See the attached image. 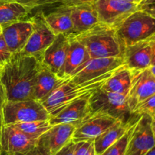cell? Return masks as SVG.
I'll list each match as a JSON object with an SVG mask.
<instances>
[{
    "instance_id": "1",
    "label": "cell",
    "mask_w": 155,
    "mask_h": 155,
    "mask_svg": "<svg viewBox=\"0 0 155 155\" xmlns=\"http://www.w3.org/2000/svg\"><path fill=\"white\" fill-rule=\"evenodd\" d=\"M42 68L40 59L21 52L2 68L0 83L5 91L7 101L33 99L38 74Z\"/></svg>"
},
{
    "instance_id": "2",
    "label": "cell",
    "mask_w": 155,
    "mask_h": 155,
    "mask_svg": "<svg viewBox=\"0 0 155 155\" xmlns=\"http://www.w3.org/2000/svg\"><path fill=\"white\" fill-rule=\"evenodd\" d=\"M114 71L103 74L83 83H75L68 78L42 102V105L48 111L50 116L53 115L67 104L74 100L90 97L91 95L102 87L104 82Z\"/></svg>"
},
{
    "instance_id": "3",
    "label": "cell",
    "mask_w": 155,
    "mask_h": 155,
    "mask_svg": "<svg viewBox=\"0 0 155 155\" xmlns=\"http://www.w3.org/2000/svg\"><path fill=\"white\" fill-rule=\"evenodd\" d=\"M83 44L91 59L124 56V48L116 29L98 24L83 33L73 36Z\"/></svg>"
},
{
    "instance_id": "4",
    "label": "cell",
    "mask_w": 155,
    "mask_h": 155,
    "mask_svg": "<svg viewBox=\"0 0 155 155\" xmlns=\"http://www.w3.org/2000/svg\"><path fill=\"white\" fill-rule=\"evenodd\" d=\"M89 105L90 113L105 114L124 124L135 122L140 117L131 111L127 96L108 92L101 88L91 95Z\"/></svg>"
},
{
    "instance_id": "5",
    "label": "cell",
    "mask_w": 155,
    "mask_h": 155,
    "mask_svg": "<svg viewBox=\"0 0 155 155\" xmlns=\"http://www.w3.org/2000/svg\"><path fill=\"white\" fill-rule=\"evenodd\" d=\"M118 38L124 47L155 38V18L137 10L116 27Z\"/></svg>"
},
{
    "instance_id": "6",
    "label": "cell",
    "mask_w": 155,
    "mask_h": 155,
    "mask_svg": "<svg viewBox=\"0 0 155 155\" xmlns=\"http://www.w3.org/2000/svg\"><path fill=\"white\" fill-rule=\"evenodd\" d=\"M50 115L41 102L34 99L6 101L3 109V124L48 120Z\"/></svg>"
},
{
    "instance_id": "7",
    "label": "cell",
    "mask_w": 155,
    "mask_h": 155,
    "mask_svg": "<svg viewBox=\"0 0 155 155\" xmlns=\"http://www.w3.org/2000/svg\"><path fill=\"white\" fill-rule=\"evenodd\" d=\"M93 5L99 24L114 28L138 10V4L123 0H95Z\"/></svg>"
},
{
    "instance_id": "8",
    "label": "cell",
    "mask_w": 155,
    "mask_h": 155,
    "mask_svg": "<svg viewBox=\"0 0 155 155\" xmlns=\"http://www.w3.org/2000/svg\"><path fill=\"white\" fill-rule=\"evenodd\" d=\"M33 23V32L21 53L40 59L42 53L52 43L55 35L45 20V13L39 11L30 18Z\"/></svg>"
},
{
    "instance_id": "9",
    "label": "cell",
    "mask_w": 155,
    "mask_h": 155,
    "mask_svg": "<svg viewBox=\"0 0 155 155\" xmlns=\"http://www.w3.org/2000/svg\"><path fill=\"white\" fill-rule=\"evenodd\" d=\"M124 66H125V63L122 57L90 59L79 67L69 78L75 83H83L116 71Z\"/></svg>"
},
{
    "instance_id": "10",
    "label": "cell",
    "mask_w": 155,
    "mask_h": 155,
    "mask_svg": "<svg viewBox=\"0 0 155 155\" xmlns=\"http://www.w3.org/2000/svg\"><path fill=\"white\" fill-rule=\"evenodd\" d=\"M154 146L155 140L151 128V117L147 114H142L133 128L126 150V155H145Z\"/></svg>"
},
{
    "instance_id": "11",
    "label": "cell",
    "mask_w": 155,
    "mask_h": 155,
    "mask_svg": "<svg viewBox=\"0 0 155 155\" xmlns=\"http://www.w3.org/2000/svg\"><path fill=\"white\" fill-rule=\"evenodd\" d=\"M118 121L105 114L89 113L76 126L72 141L74 143L82 141H94Z\"/></svg>"
},
{
    "instance_id": "12",
    "label": "cell",
    "mask_w": 155,
    "mask_h": 155,
    "mask_svg": "<svg viewBox=\"0 0 155 155\" xmlns=\"http://www.w3.org/2000/svg\"><path fill=\"white\" fill-rule=\"evenodd\" d=\"M38 140L29 138L12 124L4 125L0 131L1 151L8 155L25 153L37 145Z\"/></svg>"
},
{
    "instance_id": "13",
    "label": "cell",
    "mask_w": 155,
    "mask_h": 155,
    "mask_svg": "<svg viewBox=\"0 0 155 155\" xmlns=\"http://www.w3.org/2000/svg\"><path fill=\"white\" fill-rule=\"evenodd\" d=\"M131 71V87L127 100L129 106L133 112L138 103L155 94V77L149 68Z\"/></svg>"
},
{
    "instance_id": "14",
    "label": "cell",
    "mask_w": 155,
    "mask_h": 155,
    "mask_svg": "<svg viewBox=\"0 0 155 155\" xmlns=\"http://www.w3.org/2000/svg\"><path fill=\"white\" fill-rule=\"evenodd\" d=\"M76 126L71 123H61L51 127L38 139L37 144L45 147L51 155H54L72 141Z\"/></svg>"
},
{
    "instance_id": "15",
    "label": "cell",
    "mask_w": 155,
    "mask_h": 155,
    "mask_svg": "<svg viewBox=\"0 0 155 155\" xmlns=\"http://www.w3.org/2000/svg\"><path fill=\"white\" fill-rule=\"evenodd\" d=\"M33 32L31 20H21L2 28V35L13 55L21 53Z\"/></svg>"
},
{
    "instance_id": "16",
    "label": "cell",
    "mask_w": 155,
    "mask_h": 155,
    "mask_svg": "<svg viewBox=\"0 0 155 155\" xmlns=\"http://www.w3.org/2000/svg\"><path fill=\"white\" fill-rule=\"evenodd\" d=\"M69 41V37L67 35H56L52 43L44 51L41 56L42 65L57 75L64 63Z\"/></svg>"
},
{
    "instance_id": "17",
    "label": "cell",
    "mask_w": 155,
    "mask_h": 155,
    "mask_svg": "<svg viewBox=\"0 0 155 155\" xmlns=\"http://www.w3.org/2000/svg\"><path fill=\"white\" fill-rule=\"evenodd\" d=\"M70 9L73 23V30L68 36H77L99 24L93 2L71 6Z\"/></svg>"
},
{
    "instance_id": "18",
    "label": "cell",
    "mask_w": 155,
    "mask_h": 155,
    "mask_svg": "<svg viewBox=\"0 0 155 155\" xmlns=\"http://www.w3.org/2000/svg\"><path fill=\"white\" fill-rule=\"evenodd\" d=\"M124 61L130 71H139L151 65V47L150 40L142 41L124 48Z\"/></svg>"
},
{
    "instance_id": "19",
    "label": "cell",
    "mask_w": 155,
    "mask_h": 155,
    "mask_svg": "<svg viewBox=\"0 0 155 155\" xmlns=\"http://www.w3.org/2000/svg\"><path fill=\"white\" fill-rule=\"evenodd\" d=\"M89 98H81L67 104L64 107L51 115L48 119L51 126L61 123H71L77 126L89 112Z\"/></svg>"
},
{
    "instance_id": "20",
    "label": "cell",
    "mask_w": 155,
    "mask_h": 155,
    "mask_svg": "<svg viewBox=\"0 0 155 155\" xmlns=\"http://www.w3.org/2000/svg\"><path fill=\"white\" fill-rule=\"evenodd\" d=\"M69 37V46L64 63L58 74L61 78L67 79L80 66L91 59L86 47L77 38Z\"/></svg>"
},
{
    "instance_id": "21",
    "label": "cell",
    "mask_w": 155,
    "mask_h": 155,
    "mask_svg": "<svg viewBox=\"0 0 155 155\" xmlns=\"http://www.w3.org/2000/svg\"><path fill=\"white\" fill-rule=\"evenodd\" d=\"M66 79L59 78L43 65L38 74L33 99L42 103Z\"/></svg>"
},
{
    "instance_id": "22",
    "label": "cell",
    "mask_w": 155,
    "mask_h": 155,
    "mask_svg": "<svg viewBox=\"0 0 155 155\" xmlns=\"http://www.w3.org/2000/svg\"><path fill=\"white\" fill-rule=\"evenodd\" d=\"M45 20L54 35L68 36L73 30L71 9L68 6H55L51 12L45 14Z\"/></svg>"
},
{
    "instance_id": "23",
    "label": "cell",
    "mask_w": 155,
    "mask_h": 155,
    "mask_svg": "<svg viewBox=\"0 0 155 155\" xmlns=\"http://www.w3.org/2000/svg\"><path fill=\"white\" fill-rule=\"evenodd\" d=\"M135 122L131 124H124L120 121H118L95 138L94 140V146L96 155L102 154L109 147L118 141Z\"/></svg>"
},
{
    "instance_id": "24",
    "label": "cell",
    "mask_w": 155,
    "mask_h": 155,
    "mask_svg": "<svg viewBox=\"0 0 155 155\" xmlns=\"http://www.w3.org/2000/svg\"><path fill=\"white\" fill-rule=\"evenodd\" d=\"M132 71L126 66L118 68L102 85L101 88L108 92L128 96L131 87Z\"/></svg>"
},
{
    "instance_id": "25",
    "label": "cell",
    "mask_w": 155,
    "mask_h": 155,
    "mask_svg": "<svg viewBox=\"0 0 155 155\" xmlns=\"http://www.w3.org/2000/svg\"><path fill=\"white\" fill-rule=\"evenodd\" d=\"M32 9L17 2L0 0V26L2 28L24 20Z\"/></svg>"
},
{
    "instance_id": "26",
    "label": "cell",
    "mask_w": 155,
    "mask_h": 155,
    "mask_svg": "<svg viewBox=\"0 0 155 155\" xmlns=\"http://www.w3.org/2000/svg\"><path fill=\"white\" fill-rule=\"evenodd\" d=\"M22 133L33 139L38 140L45 132L51 127L48 120L44 121L30 122H20L12 124Z\"/></svg>"
},
{
    "instance_id": "27",
    "label": "cell",
    "mask_w": 155,
    "mask_h": 155,
    "mask_svg": "<svg viewBox=\"0 0 155 155\" xmlns=\"http://www.w3.org/2000/svg\"><path fill=\"white\" fill-rule=\"evenodd\" d=\"M136 122L130 126V129L118 141H117L114 144L109 147L101 155H126V150H127V145H128L129 140H130V135H131Z\"/></svg>"
},
{
    "instance_id": "28",
    "label": "cell",
    "mask_w": 155,
    "mask_h": 155,
    "mask_svg": "<svg viewBox=\"0 0 155 155\" xmlns=\"http://www.w3.org/2000/svg\"><path fill=\"white\" fill-rule=\"evenodd\" d=\"M136 115L147 114L152 117L155 115V94L138 103L133 111Z\"/></svg>"
},
{
    "instance_id": "29",
    "label": "cell",
    "mask_w": 155,
    "mask_h": 155,
    "mask_svg": "<svg viewBox=\"0 0 155 155\" xmlns=\"http://www.w3.org/2000/svg\"><path fill=\"white\" fill-rule=\"evenodd\" d=\"M74 155H96L94 141H82L75 143Z\"/></svg>"
},
{
    "instance_id": "30",
    "label": "cell",
    "mask_w": 155,
    "mask_h": 155,
    "mask_svg": "<svg viewBox=\"0 0 155 155\" xmlns=\"http://www.w3.org/2000/svg\"><path fill=\"white\" fill-rule=\"evenodd\" d=\"M95 0H42L40 7L42 6H71L83 4L87 2H93Z\"/></svg>"
},
{
    "instance_id": "31",
    "label": "cell",
    "mask_w": 155,
    "mask_h": 155,
    "mask_svg": "<svg viewBox=\"0 0 155 155\" xmlns=\"http://www.w3.org/2000/svg\"><path fill=\"white\" fill-rule=\"evenodd\" d=\"M13 54L8 47L2 35H0V68H2L12 59Z\"/></svg>"
},
{
    "instance_id": "32",
    "label": "cell",
    "mask_w": 155,
    "mask_h": 155,
    "mask_svg": "<svg viewBox=\"0 0 155 155\" xmlns=\"http://www.w3.org/2000/svg\"><path fill=\"white\" fill-rule=\"evenodd\" d=\"M138 10L155 18V0H141L138 4Z\"/></svg>"
},
{
    "instance_id": "33",
    "label": "cell",
    "mask_w": 155,
    "mask_h": 155,
    "mask_svg": "<svg viewBox=\"0 0 155 155\" xmlns=\"http://www.w3.org/2000/svg\"><path fill=\"white\" fill-rule=\"evenodd\" d=\"M6 101H7V98H6L5 91L2 84L0 83V131H1L2 126H4L3 124V109H4V106Z\"/></svg>"
},
{
    "instance_id": "34",
    "label": "cell",
    "mask_w": 155,
    "mask_h": 155,
    "mask_svg": "<svg viewBox=\"0 0 155 155\" xmlns=\"http://www.w3.org/2000/svg\"><path fill=\"white\" fill-rule=\"evenodd\" d=\"M3 1H8V2H13L19 3V4L28 7L33 10L34 9L40 7L41 2L42 0H3Z\"/></svg>"
},
{
    "instance_id": "35",
    "label": "cell",
    "mask_w": 155,
    "mask_h": 155,
    "mask_svg": "<svg viewBox=\"0 0 155 155\" xmlns=\"http://www.w3.org/2000/svg\"><path fill=\"white\" fill-rule=\"evenodd\" d=\"M13 155H51L49 152L43 147L42 146L39 145L37 144V145L33 148L32 150H29V151L25 152V153H15Z\"/></svg>"
},
{
    "instance_id": "36",
    "label": "cell",
    "mask_w": 155,
    "mask_h": 155,
    "mask_svg": "<svg viewBox=\"0 0 155 155\" xmlns=\"http://www.w3.org/2000/svg\"><path fill=\"white\" fill-rule=\"evenodd\" d=\"M74 147L75 143L73 141H70L54 155H74Z\"/></svg>"
},
{
    "instance_id": "37",
    "label": "cell",
    "mask_w": 155,
    "mask_h": 155,
    "mask_svg": "<svg viewBox=\"0 0 155 155\" xmlns=\"http://www.w3.org/2000/svg\"><path fill=\"white\" fill-rule=\"evenodd\" d=\"M151 47V65L155 64V38L150 40Z\"/></svg>"
},
{
    "instance_id": "38",
    "label": "cell",
    "mask_w": 155,
    "mask_h": 155,
    "mask_svg": "<svg viewBox=\"0 0 155 155\" xmlns=\"http://www.w3.org/2000/svg\"><path fill=\"white\" fill-rule=\"evenodd\" d=\"M151 128H152L153 134H154V137L155 140V115L151 117Z\"/></svg>"
},
{
    "instance_id": "39",
    "label": "cell",
    "mask_w": 155,
    "mask_h": 155,
    "mask_svg": "<svg viewBox=\"0 0 155 155\" xmlns=\"http://www.w3.org/2000/svg\"><path fill=\"white\" fill-rule=\"evenodd\" d=\"M145 155H155V146L154 147H152L151 150H148Z\"/></svg>"
},
{
    "instance_id": "40",
    "label": "cell",
    "mask_w": 155,
    "mask_h": 155,
    "mask_svg": "<svg viewBox=\"0 0 155 155\" xmlns=\"http://www.w3.org/2000/svg\"><path fill=\"white\" fill-rule=\"evenodd\" d=\"M149 69L150 71H151V72L153 74V75L155 77V64L154 65H151V66L149 67Z\"/></svg>"
},
{
    "instance_id": "41",
    "label": "cell",
    "mask_w": 155,
    "mask_h": 155,
    "mask_svg": "<svg viewBox=\"0 0 155 155\" xmlns=\"http://www.w3.org/2000/svg\"><path fill=\"white\" fill-rule=\"evenodd\" d=\"M123 1L127 2L135 3V4H139V3L141 2V0H123Z\"/></svg>"
},
{
    "instance_id": "42",
    "label": "cell",
    "mask_w": 155,
    "mask_h": 155,
    "mask_svg": "<svg viewBox=\"0 0 155 155\" xmlns=\"http://www.w3.org/2000/svg\"><path fill=\"white\" fill-rule=\"evenodd\" d=\"M0 155H8V153H5V152H2V151H0Z\"/></svg>"
},
{
    "instance_id": "43",
    "label": "cell",
    "mask_w": 155,
    "mask_h": 155,
    "mask_svg": "<svg viewBox=\"0 0 155 155\" xmlns=\"http://www.w3.org/2000/svg\"><path fill=\"white\" fill-rule=\"evenodd\" d=\"M2 27L0 26V35L2 34Z\"/></svg>"
},
{
    "instance_id": "44",
    "label": "cell",
    "mask_w": 155,
    "mask_h": 155,
    "mask_svg": "<svg viewBox=\"0 0 155 155\" xmlns=\"http://www.w3.org/2000/svg\"><path fill=\"white\" fill-rule=\"evenodd\" d=\"M1 71H2V68H0V73H1Z\"/></svg>"
},
{
    "instance_id": "45",
    "label": "cell",
    "mask_w": 155,
    "mask_h": 155,
    "mask_svg": "<svg viewBox=\"0 0 155 155\" xmlns=\"http://www.w3.org/2000/svg\"><path fill=\"white\" fill-rule=\"evenodd\" d=\"M0 151H1V147H0Z\"/></svg>"
}]
</instances>
